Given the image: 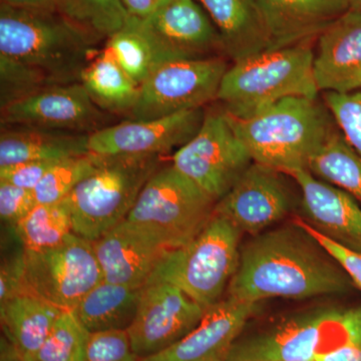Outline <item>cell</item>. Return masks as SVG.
Segmentation results:
<instances>
[{"label":"cell","mask_w":361,"mask_h":361,"mask_svg":"<svg viewBox=\"0 0 361 361\" xmlns=\"http://www.w3.org/2000/svg\"><path fill=\"white\" fill-rule=\"evenodd\" d=\"M96 39L54 8L1 4V106L33 90L80 78Z\"/></svg>","instance_id":"6da1fadb"},{"label":"cell","mask_w":361,"mask_h":361,"mask_svg":"<svg viewBox=\"0 0 361 361\" xmlns=\"http://www.w3.org/2000/svg\"><path fill=\"white\" fill-rule=\"evenodd\" d=\"M357 289L342 266L310 233L292 222L266 230L240 250L227 296L250 302L345 295Z\"/></svg>","instance_id":"7a4b0ae2"},{"label":"cell","mask_w":361,"mask_h":361,"mask_svg":"<svg viewBox=\"0 0 361 361\" xmlns=\"http://www.w3.org/2000/svg\"><path fill=\"white\" fill-rule=\"evenodd\" d=\"M230 118L253 161L286 175L308 170L310 159L338 128L318 97H286L246 120Z\"/></svg>","instance_id":"3957f363"},{"label":"cell","mask_w":361,"mask_h":361,"mask_svg":"<svg viewBox=\"0 0 361 361\" xmlns=\"http://www.w3.org/2000/svg\"><path fill=\"white\" fill-rule=\"evenodd\" d=\"M313 59L304 42L237 61L226 71L216 101L232 118L246 120L286 97H318Z\"/></svg>","instance_id":"277c9868"},{"label":"cell","mask_w":361,"mask_h":361,"mask_svg":"<svg viewBox=\"0 0 361 361\" xmlns=\"http://www.w3.org/2000/svg\"><path fill=\"white\" fill-rule=\"evenodd\" d=\"M161 156H101L97 168L65 203L75 234L94 241L127 219L145 185L161 167Z\"/></svg>","instance_id":"5b68a950"},{"label":"cell","mask_w":361,"mask_h":361,"mask_svg":"<svg viewBox=\"0 0 361 361\" xmlns=\"http://www.w3.org/2000/svg\"><path fill=\"white\" fill-rule=\"evenodd\" d=\"M361 339V307L298 313L235 342L226 361H314L320 353Z\"/></svg>","instance_id":"8992f818"},{"label":"cell","mask_w":361,"mask_h":361,"mask_svg":"<svg viewBox=\"0 0 361 361\" xmlns=\"http://www.w3.org/2000/svg\"><path fill=\"white\" fill-rule=\"evenodd\" d=\"M241 235L229 220L214 213L191 242L164 254L148 282L175 285L208 310L221 300L238 268Z\"/></svg>","instance_id":"52a82bcc"},{"label":"cell","mask_w":361,"mask_h":361,"mask_svg":"<svg viewBox=\"0 0 361 361\" xmlns=\"http://www.w3.org/2000/svg\"><path fill=\"white\" fill-rule=\"evenodd\" d=\"M217 202L174 166L161 167L137 197L127 219L169 249L186 245L213 217Z\"/></svg>","instance_id":"ba28073f"},{"label":"cell","mask_w":361,"mask_h":361,"mask_svg":"<svg viewBox=\"0 0 361 361\" xmlns=\"http://www.w3.org/2000/svg\"><path fill=\"white\" fill-rule=\"evenodd\" d=\"M253 159L222 109L206 111L200 130L173 156L172 165L218 202Z\"/></svg>","instance_id":"9c48e42d"},{"label":"cell","mask_w":361,"mask_h":361,"mask_svg":"<svg viewBox=\"0 0 361 361\" xmlns=\"http://www.w3.org/2000/svg\"><path fill=\"white\" fill-rule=\"evenodd\" d=\"M220 56L174 59L157 66L140 85L133 120H154L204 108L217 99L228 70Z\"/></svg>","instance_id":"30bf717a"},{"label":"cell","mask_w":361,"mask_h":361,"mask_svg":"<svg viewBox=\"0 0 361 361\" xmlns=\"http://www.w3.org/2000/svg\"><path fill=\"white\" fill-rule=\"evenodd\" d=\"M25 271L28 293L63 310H73L104 280L92 241L75 233L49 250L25 251Z\"/></svg>","instance_id":"8fae6325"},{"label":"cell","mask_w":361,"mask_h":361,"mask_svg":"<svg viewBox=\"0 0 361 361\" xmlns=\"http://www.w3.org/2000/svg\"><path fill=\"white\" fill-rule=\"evenodd\" d=\"M104 115L82 82L33 90L1 106V127L92 134L103 129Z\"/></svg>","instance_id":"7c38bea8"},{"label":"cell","mask_w":361,"mask_h":361,"mask_svg":"<svg viewBox=\"0 0 361 361\" xmlns=\"http://www.w3.org/2000/svg\"><path fill=\"white\" fill-rule=\"evenodd\" d=\"M206 310L175 285L148 282L127 330L133 350L142 360L168 348L192 331Z\"/></svg>","instance_id":"4fadbf2b"},{"label":"cell","mask_w":361,"mask_h":361,"mask_svg":"<svg viewBox=\"0 0 361 361\" xmlns=\"http://www.w3.org/2000/svg\"><path fill=\"white\" fill-rule=\"evenodd\" d=\"M204 108L180 111L154 120L126 121L89 135L90 153L94 155H160L180 149L200 130Z\"/></svg>","instance_id":"5bb4252c"},{"label":"cell","mask_w":361,"mask_h":361,"mask_svg":"<svg viewBox=\"0 0 361 361\" xmlns=\"http://www.w3.org/2000/svg\"><path fill=\"white\" fill-rule=\"evenodd\" d=\"M284 173L253 163L232 189L217 202L214 213L229 220L241 233L252 236L283 219L293 197Z\"/></svg>","instance_id":"9a60e30c"},{"label":"cell","mask_w":361,"mask_h":361,"mask_svg":"<svg viewBox=\"0 0 361 361\" xmlns=\"http://www.w3.org/2000/svg\"><path fill=\"white\" fill-rule=\"evenodd\" d=\"M139 23L164 61L211 58L223 51L219 32L198 0H170Z\"/></svg>","instance_id":"2e32d148"},{"label":"cell","mask_w":361,"mask_h":361,"mask_svg":"<svg viewBox=\"0 0 361 361\" xmlns=\"http://www.w3.org/2000/svg\"><path fill=\"white\" fill-rule=\"evenodd\" d=\"M261 302L227 296L206 310L200 323L168 348L140 361H226Z\"/></svg>","instance_id":"e0dca14e"},{"label":"cell","mask_w":361,"mask_h":361,"mask_svg":"<svg viewBox=\"0 0 361 361\" xmlns=\"http://www.w3.org/2000/svg\"><path fill=\"white\" fill-rule=\"evenodd\" d=\"M300 190L306 222L344 248L361 255V204L308 170L287 175Z\"/></svg>","instance_id":"ac0fdd59"},{"label":"cell","mask_w":361,"mask_h":361,"mask_svg":"<svg viewBox=\"0 0 361 361\" xmlns=\"http://www.w3.org/2000/svg\"><path fill=\"white\" fill-rule=\"evenodd\" d=\"M104 280L142 287L170 249L155 235L128 220L92 241Z\"/></svg>","instance_id":"d6986e66"},{"label":"cell","mask_w":361,"mask_h":361,"mask_svg":"<svg viewBox=\"0 0 361 361\" xmlns=\"http://www.w3.org/2000/svg\"><path fill=\"white\" fill-rule=\"evenodd\" d=\"M313 75L323 94L361 90V11L348 9L318 35Z\"/></svg>","instance_id":"ffe728a7"},{"label":"cell","mask_w":361,"mask_h":361,"mask_svg":"<svg viewBox=\"0 0 361 361\" xmlns=\"http://www.w3.org/2000/svg\"><path fill=\"white\" fill-rule=\"evenodd\" d=\"M269 49L310 42L349 9L348 0H257ZM268 49V51H269Z\"/></svg>","instance_id":"44dd1931"},{"label":"cell","mask_w":361,"mask_h":361,"mask_svg":"<svg viewBox=\"0 0 361 361\" xmlns=\"http://www.w3.org/2000/svg\"><path fill=\"white\" fill-rule=\"evenodd\" d=\"M198 1L217 28L223 52L233 63L269 49V35L257 0Z\"/></svg>","instance_id":"7402d4cb"},{"label":"cell","mask_w":361,"mask_h":361,"mask_svg":"<svg viewBox=\"0 0 361 361\" xmlns=\"http://www.w3.org/2000/svg\"><path fill=\"white\" fill-rule=\"evenodd\" d=\"M89 134L2 127L0 167L28 161H61L90 153Z\"/></svg>","instance_id":"603a6c76"},{"label":"cell","mask_w":361,"mask_h":361,"mask_svg":"<svg viewBox=\"0 0 361 361\" xmlns=\"http://www.w3.org/2000/svg\"><path fill=\"white\" fill-rule=\"evenodd\" d=\"M63 310L35 294L13 297L0 304L4 336L23 355L32 358L42 348Z\"/></svg>","instance_id":"cb8c5ba5"},{"label":"cell","mask_w":361,"mask_h":361,"mask_svg":"<svg viewBox=\"0 0 361 361\" xmlns=\"http://www.w3.org/2000/svg\"><path fill=\"white\" fill-rule=\"evenodd\" d=\"M142 289L103 280L73 310L90 334L128 330L137 315Z\"/></svg>","instance_id":"d4e9b609"},{"label":"cell","mask_w":361,"mask_h":361,"mask_svg":"<svg viewBox=\"0 0 361 361\" xmlns=\"http://www.w3.org/2000/svg\"><path fill=\"white\" fill-rule=\"evenodd\" d=\"M80 82L94 103L104 110L130 111L139 97L140 85L128 75L106 47L85 66Z\"/></svg>","instance_id":"484cf974"},{"label":"cell","mask_w":361,"mask_h":361,"mask_svg":"<svg viewBox=\"0 0 361 361\" xmlns=\"http://www.w3.org/2000/svg\"><path fill=\"white\" fill-rule=\"evenodd\" d=\"M308 171L343 190L361 204V157L338 128L310 159Z\"/></svg>","instance_id":"4316f807"},{"label":"cell","mask_w":361,"mask_h":361,"mask_svg":"<svg viewBox=\"0 0 361 361\" xmlns=\"http://www.w3.org/2000/svg\"><path fill=\"white\" fill-rule=\"evenodd\" d=\"M13 228L26 252L49 250L73 233L71 214L63 202L37 204Z\"/></svg>","instance_id":"83f0119b"},{"label":"cell","mask_w":361,"mask_h":361,"mask_svg":"<svg viewBox=\"0 0 361 361\" xmlns=\"http://www.w3.org/2000/svg\"><path fill=\"white\" fill-rule=\"evenodd\" d=\"M104 47L139 85L157 66L165 63L153 40L142 30L139 21L130 18L123 30L109 37Z\"/></svg>","instance_id":"f1b7e54d"},{"label":"cell","mask_w":361,"mask_h":361,"mask_svg":"<svg viewBox=\"0 0 361 361\" xmlns=\"http://www.w3.org/2000/svg\"><path fill=\"white\" fill-rule=\"evenodd\" d=\"M54 9L97 39H109L129 20L122 0H58Z\"/></svg>","instance_id":"f546056e"},{"label":"cell","mask_w":361,"mask_h":361,"mask_svg":"<svg viewBox=\"0 0 361 361\" xmlns=\"http://www.w3.org/2000/svg\"><path fill=\"white\" fill-rule=\"evenodd\" d=\"M92 334L73 312L63 310L33 361H85Z\"/></svg>","instance_id":"4dcf8cb0"},{"label":"cell","mask_w":361,"mask_h":361,"mask_svg":"<svg viewBox=\"0 0 361 361\" xmlns=\"http://www.w3.org/2000/svg\"><path fill=\"white\" fill-rule=\"evenodd\" d=\"M101 156L89 153L56 161L33 190L37 204H54L65 200L71 192L89 176Z\"/></svg>","instance_id":"1f68e13d"},{"label":"cell","mask_w":361,"mask_h":361,"mask_svg":"<svg viewBox=\"0 0 361 361\" xmlns=\"http://www.w3.org/2000/svg\"><path fill=\"white\" fill-rule=\"evenodd\" d=\"M322 99L346 141L361 157V90L349 94L324 92Z\"/></svg>","instance_id":"d6a6232c"},{"label":"cell","mask_w":361,"mask_h":361,"mask_svg":"<svg viewBox=\"0 0 361 361\" xmlns=\"http://www.w3.org/2000/svg\"><path fill=\"white\" fill-rule=\"evenodd\" d=\"M127 330L97 332L90 336L85 361H140Z\"/></svg>","instance_id":"836d02e7"},{"label":"cell","mask_w":361,"mask_h":361,"mask_svg":"<svg viewBox=\"0 0 361 361\" xmlns=\"http://www.w3.org/2000/svg\"><path fill=\"white\" fill-rule=\"evenodd\" d=\"M37 205L32 190L0 180V217L13 227Z\"/></svg>","instance_id":"e575fe53"},{"label":"cell","mask_w":361,"mask_h":361,"mask_svg":"<svg viewBox=\"0 0 361 361\" xmlns=\"http://www.w3.org/2000/svg\"><path fill=\"white\" fill-rule=\"evenodd\" d=\"M293 222L300 226L306 232L310 233L313 237L325 249L330 255L332 256L337 262L342 266L346 273L350 276L353 281L355 282L357 289L361 290V255L355 253V252L344 248L336 242L332 241L318 232L314 228L311 227L302 217L294 218Z\"/></svg>","instance_id":"d590c367"},{"label":"cell","mask_w":361,"mask_h":361,"mask_svg":"<svg viewBox=\"0 0 361 361\" xmlns=\"http://www.w3.org/2000/svg\"><path fill=\"white\" fill-rule=\"evenodd\" d=\"M56 161H28L0 167V180L33 191Z\"/></svg>","instance_id":"8d00e7d4"},{"label":"cell","mask_w":361,"mask_h":361,"mask_svg":"<svg viewBox=\"0 0 361 361\" xmlns=\"http://www.w3.org/2000/svg\"><path fill=\"white\" fill-rule=\"evenodd\" d=\"M25 282V251L2 262L0 269V304L21 294H27Z\"/></svg>","instance_id":"74e56055"},{"label":"cell","mask_w":361,"mask_h":361,"mask_svg":"<svg viewBox=\"0 0 361 361\" xmlns=\"http://www.w3.org/2000/svg\"><path fill=\"white\" fill-rule=\"evenodd\" d=\"M170 0H122L130 20L146 21L167 4Z\"/></svg>","instance_id":"f35d334b"},{"label":"cell","mask_w":361,"mask_h":361,"mask_svg":"<svg viewBox=\"0 0 361 361\" xmlns=\"http://www.w3.org/2000/svg\"><path fill=\"white\" fill-rule=\"evenodd\" d=\"M314 361H361V339L320 353Z\"/></svg>","instance_id":"ab89813d"},{"label":"cell","mask_w":361,"mask_h":361,"mask_svg":"<svg viewBox=\"0 0 361 361\" xmlns=\"http://www.w3.org/2000/svg\"><path fill=\"white\" fill-rule=\"evenodd\" d=\"M0 361H33L26 357L6 336L0 339Z\"/></svg>","instance_id":"60d3db41"},{"label":"cell","mask_w":361,"mask_h":361,"mask_svg":"<svg viewBox=\"0 0 361 361\" xmlns=\"http://www.w3.org/2000/svg\"><path fill=\"white\" fill-rule=\"evenodd\" d=\"M58 0H1V4L30 8H54Z\"/></svg>","instance_id":"b9f144b4"},{"label":"cell","mask_w":361,"mask_h":361,"mask_svg":"<svg viewBox=\"0 0 361 361\" xmlns=\"http://www.w3.org/2000/svg\"><path fill=\"white\" fill-rule=\"evenodd\" d=\"M349 9L361 11V0H348Z\"/></svg>","instance_id":"7bdbcfd3"}]
</instances>
